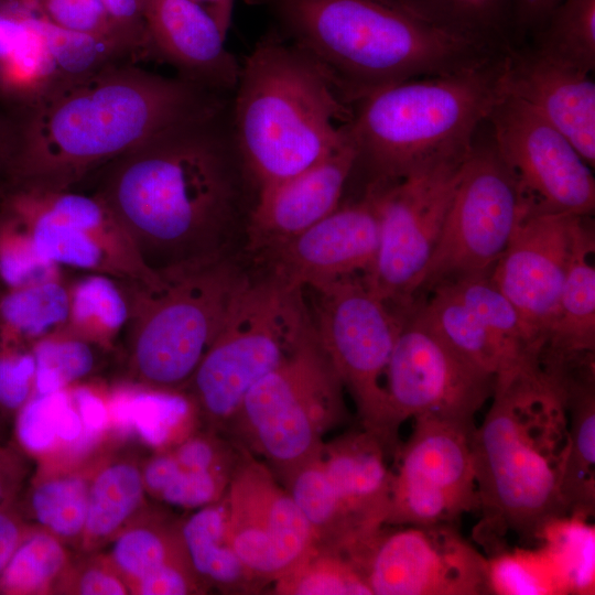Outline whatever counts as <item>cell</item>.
Returning <instances> with one entry per match:
<instances>
[{"label":"cell","mask_w":595,"mask_h":595,"mask_svg":"<svg viewBox=\"0 0 595 595\" xmlns=\"http://www.w3.org/2000/svg\"><path fill=\"white\" fill-rule=\"evenodd\" d=\"M594 354L544 361L542 370L562 393L567 414V454L561 496L567 516L588 520L595 510Z\"/></svg>","instance_id":"25"},{"label":"cell","mask_w":595,"mask_h":595,"mask_svg":"<svg viewBox=\"0 0 595 595\" xmlns=\"http://www.w3.org/2000/svg\"><path fill=\"white\" fill-rule=\"evenodd\" d=\"M91 345L65 329L35 342L34 393L56 392L87 376L95 366Z\"/></svg>","instance_id":"43"},{"label":"cell","mask_w":595,"mask_h":595,"mask_svg":"<svg viewBox=\"0 0 595 595\" xmlns=\"http://www.w3.org/2000/svg\"><path fill=\"white\" fill-rule=\"evenodd\" d=\"M472 145L436 156L397 181L366 185L376 197L379 245L363 278L400 313L416 302Z\"/></svg>","instance_id":"11"},{"label":"cell","mask_w":595,"mask_h":595,"mask_svg":"<svg viewBox=\"0 0 595 595\" xmlns=\"http://www.w3.org/2000/svg\"><path fill=\"white\" fill-rule=\"evenodd\" d=\"M14 138L15 129L0 119V181H2V185L12 153Z\"/></svg>","instance_id":"57"},{"label":"cell","mask_w":595,"mask_h":595,"mask_svg":"<svg viewBox=\"0 0 595 595\" xmlns=\"http://www.w3.org/2000/svg\"><path fill=\"white\" fill-rule=\"evenodd\" d=\"M386 393L396 432L408 419L435 418L474 429L496 377L476 366L412 310L402 320L386 369Z\"/></svg>","instance_id":"15"},{"label":"cell","mask_w":595,"mask_h":595,"mask_svg":"<svg viewBox=\"0 0 595 595\" xmlns=\"http://www.w3.org/2000/svg\"><path fill=\"white\" fill-rule=\"evenodd\" d=\"M490 593L504 595H541L560 593L544 556L537 553H499L488 560Z\"/></svg>","instance_id":"47"},{"label":"cell","mask_w":595,"mask_h":595,"mask_svg":"<svg viewBox=\"0 0 595 595\" xmlns=\"http://www.w3.org/2000/svg\"><path fill=\"white\" fill-rule=\"evenodd\" d=\"M161 283H125L129 365L143 386L174 392L191 381L247 277L225 255L159 272Z\"/></svg>","instance_id":"7"},{"label":"cell","mask_w":595,"mask_h":595,"mask_svg":"<svg viewBox=\"0 0 595 595\" xmlns=\"http://www.w3.org/2000/svg\"><path fill=\"white\" fill-rule=\"evenodd\" d=\"M388 455L361 428L324 442L282 483L316 545L349 558L386 526L392 482Z\"/></svg>","instance_id":"10"},{"label":"cell","mask_w":595,"mask_h":595,"mask_svg":"<svg viewBox=\"0 0 595 595\" xmlns=\"http://www.w3.org/2000/svg\"><path fill=\"white\" fill-rule=\"evenodd\" d=\"M23 539L19 520L0 509V575Z\"/></svg>","instance_id":"55"},{"label":"cell","mask_w":595,"mask_h":595,"mask_svg":"<svg viewBox=\"0 0 595 595\" xmlns=\"http://www.w3.org/2000/svg\"><path fill=\"white\" fill-rule=\"evenodd\" d=\"M443 283L451 285L496 340L506 365L501 375L540 365V347L515 306L494 285L489 275L464 277Z\"/></svg>","instance_id":"31"},{"label":"cell","mask_w":595,"mask_h":595,"mask_svg":"<svg viewBox=\"0 0 595 595\" xmlns=\"http://www.w3.org/2000/svg\"><path fill=\"white\" fill-rule=\"evenodd\" d=\"M534 46L584 72L595 68V0H562L534 32Z\"/></svg>","instance_id":"37"},{"label":"cell","mask_w":595,"mask_h":595,"mask_svg":"<svg viewBox=\"0 0 595 595\" xmlns=\"http://www.w3.org/2000/svg\"><path fill=\"white\" fill-rule=\"evenodd\" d=\"M45 35L56 78L54 89L138 56L117 39L67 30L47 17Z\"/></svg>","instance_id":"35"},{"label":"cell","mask_w":595,"mask_h":595,"mask_svg":"<svg viewBox=\"0 0 595 595\" xmlns=\"http://www.w3.org/2000/svg\"><path fill=\"white\" fill-rule=\"evenodd\" d=\"M418 300L412 312L463 357L494 375H501L505 360L496 340L447 283L433 286Z\"/></svg>","instance_id":"30"},{"label":"cell","mask_w":595,"mask_h":595,"mask_svg":"<svg viewBox=\"0 0 595 595\" xmlns=\"http://www.w3.org/2000/svg\"><path fill=\"white\" fill-rule=\"evenodd\" d=\"M112 559L138 582L165 564L190 563L180 530L172 534L147 527L123 532L113 544Z\"/></svg>","instance_id":"45"},{"label":"cell","mask_w":595,"mask_h":595,"mask_svg":"<svg viewBox=\"0 0 595 595\" xmlns=\"http://www.w3.org/2000/svg\"><path fill=\"white\" fill-rule=\"evenodd\" d=\"M144 489L142 472L134 465L104 468L89 486L84 537L97 542L113 534L138 508Z\"/></svg>","instance_id":"36"},{"label":"cell","mask_w":595,"mask_h":595,"mask_svg":"<svg viewBox=\"0 0 595 595\" xmlns=\"http://www.w3.org/2000/svg\"><path fill=\"white\" fill-rule=\"evenodd\" d=\"M544 554L561 594L589 595L595 584V530L587 520L566 516L542 532Z\"/></svg>","instance_id":"34"},{"label":"cell","mask_w":595,"mask_h":595,"mask_svg":"<svg viewBox=\"0 0 595 595\" xmlns=\"http://www.w3.org/2000/svg\"><path fill=\"white\" fill-rule=\"evenodd\" d=\"M593 228L591 216L530 208L489 273L490 281L515 306L541 351L558 312L573 255Z\"/></svg>","instance_id":"20"},{"label":"cell","mask_w":595,"mask_h":595,"mask_svg":"<svg viewBox=\"0 0 595 595\" xmlns=\"http://www.w3.org/2000/svg\"><path fill=\"white\" fill-rule=\"evenodd\" d=\"M491 403L472 433L478 538L507 531L539 538L566 517L561 479L567 414L561 391L540 366L496 377Z\"/></svg>","instance_id":"4"},{"label":"cell","mask_w":595,"mask_h":595,"mask_svg":"<svg viewBox=\"0 0 595 595\" xmlns=\"http://www.w3.org/2000/svg\"><path fill=\"white\" fill-rule=\"evenodd\" d=\"M480 128L416 299L443 282L489 275L530 209L515 176L498 154L490 132L480 134Z\"/></svg>","instance_id":"13"},{"label":"cell","mask_w":595,"mask_h":595,"mask_svg":"<svg viewBox=\"0 0 595 595\" xmlns=\"http://www.w3.org/2000/svg\"><path fill=\"white\" fill-rule=\"evenodd\" d=\"M0 207L10 213L45 261L122 283L156 286L161 275L141 259L122 224L96 194L6 187Z\"/></svg>","instance_id":"14"},{"label":"cell","mask_w":595,"mask_h":595,"mask_svg":"<svg viewBox=\"0 0 595 595\" xmlns=\"http://www.w3.org/2000/svg\"><path fill=\"white\" fill-rule=\"evenodd\" d=\"M150 51L178 76L219 95L232 94L241 65L226 48V34L192 0H144Z\"/></svg>","instance_id":"24"},{"label":"cell","mask_w":595,"mask_h":595,"mask_svg":"<svg viewBox=\"0 0 595 595\" xmlns=\"http://www.w3.org/2000/svg\"><path fill=\"white\" fill-rule=\"evenodd\" d=\"M100 1L113 26L127 42L139 54L151 52L144 21V0Z\"/></svg>","instance_id":"50"},{"label":"cell","mask_w":595,"mask_h":595,"mask_svg":"<svg viewBox=\"0 0 595 595\" xmlns=\"http://www.w3.org/2000/svg\"><path fill=\"white\" fill-rule=\"evenodd\" d=\"M594 250L593 228L573 255L541 355L570 356L595 351V267L591 261Z\"/></svg>","instance_id":"29"},{"label":"cell","mask_w":595,"mask_h":595,"mask_svg":"<svg viewBox=\"0 0 595 595\" xmlns=\"http://www.w3.org/2000/svg\"><path fill=\"white\" fill-rule=\"evenodd\" d=\"M37 0H0V94L24 109L56 87Z\"/></svg>","instance_id":"26"},{"label":"cell","mask_w":595,"mask_h":595,"mask_svg":"<svg viewBox=\"0 0 595 595\" xmlns=\"http://www.w3.org/2000/svg\"><path fill=\"white\" fill-rule=\"evenodd\" d=\"M45 15L72 31L117 39L137 50L116 30L100 0H37Z\"/></svg>","instance_id":"49"},{"label":"cell","mask_w":595,"mask_h":595,"mask_svg":"<svg viewBox=\"0 0 595 595\" xmlns=\"http://www.w3.org/2000/svg\"><path fill=\"white\" fill-rule=\"evenodd\" d=\"M34 391L32 346L0 338V410L18 413Z\"/></svg>","instance_id":"48"},{"label":"cell","mask_w":595,"mask_h":595,"mask_svg":"<svg viewBox=\"0 0 595 595\" xmlns=\"http://www.w3.org/2000/svg\"><path fill=\"white\" fill-rule=\"evenodd\" d=\"M60 267L43 260L18 220L0 207V284L15 288L60 279Z\"/></svg>","instance_id":"46"},{"label":"cell","mask_w":595,"mask_h":595,"mask_svg":"<svg viewBox=\"0 0 595 595\" xmlns=\"http://www.w3.org/2000/svg\"><path fill=\"white\" fill-rule=\"evenodd\" d=\"M201 582L190 563L165 564L138 582L144 595H183L201 591Z\"/></svg>","instance_id":"52"},{"label":"cell","mask_w":595,"mask_h":595,"mask_svg":"<svg viewBox=\"0 0 595 595\" xmlns=\"http://www.w3.org/2000/svg\"><path fill=\"white\" fill-rule=\"evenodd\" d=\"M180 534L190 564L203 584L232 594H253L264 587L228 540L224 497L192 513L183 522Z\"/></svg>","instance_id":"27"},{"label":"cell","mask_w":595,"mask_h":595,"mask_svg":"<svg viewBox=\"0 0 595 595\" xmlns=\"http://www.w3.org/2000/svg\"><path fill=\"white\" fill-rule=\"evenodd\" d=\"M302 292L271 273L245 280L187 385L208 420L226 426L250 389L293 349L311 323Z\"/></svg>","instance_id":"9"},{"label":"cell","mask_w":595,"mask_h":595,"mask_svg":"<svg viewBox=\"0 0 595 595\" xmlns=\"http://www.w3.org/2000/svg\"><path fill=\"white\" fill-rule=\"evenodd\" d=\"M226 110L167 127L104 166L95 194L156 273L225 255L245 172Z\"/></svg>","instance_id":"1"},{"label":"cell","mask_w":595,"mask_h":595,"mask_svg":"<svg viewBox=\"0 0 595 595\" xmlns=\"http://www.w3.org/2000/svg\"><path fill=\"white\" fill-rule=\"evenodd\" d=\"M110 420L120 431L134 434L152 446L163 444L187 413V402L173 392L121 390L110 400Z\"/></svg>","instance_id":"38"},{"label":"cell","mask_w":595,"mask_h":595,"mask_svg":"<svg viewBox=\"0 0 595 595\" xmlns=\"http://www.w3.org/2000/svg\"><path fill=\"white\" fill-rule=\"evenodd\" d=\"M562 0H518L520 33L536 32Z\"/></svg>","instance_id":"54"},{"label":"cell","mask_w":595,"mask_h":595,"mask_svg":"<svg viewBox=\"0 0 595 595\" xmlns=\"http://www.w3.org/2000/svg\"><path fill=\"white\" fill-rule=\"evenodd\" d=\"M82 432L80 416L66 389L33 393L18 412V439L23 447L34 453L47 452L57 443L73 450Z\"/></svg>","instance_id":"39"},{"label":"cell","mask_w":595,"mask_h":595,"mask_svg":"<svg viewBox=\"0 0 595 595\" xmlns=\"http://www.w3.org/2000/svg\"><path fill=\"white\" fill-rule=\"evenodd\" d=\"M129 311L125 283L89 273L69 286V314L64 329L91 344L107 345L127 326Z\"/></svg>","instance_id":"33"},{"label":"cell","mask_w":595,"mask_h":595,"mask_svg":"<svg viewBox=\"0 0 595 595\" xmlns=\"http://www.w3.org/2000/svg\"><path fill=\"white\" fill-rule=\"evenodd\" d=\"M311 57L351 105L404 80L452 73L499 53L444 32L398 0H245Z\"/></svg>","instance_id":"3"},{"label":"cell","mask_w":595,"mask_h":595,"mask_svg":"<svg viewBox=\"0 0 595 595\" xmlns=\"http://www.w3.org/2000/svg\"><path fill=\"white\" fill-rule=\"evenodd\" d=\"M66 554L56 538L36 532L23 538L0 575V591L35 594L48 587L62 571Z\"/></svg>","instance_id":"44"},{"label":"cell","mask_w":595,"mask_h":595,"mask_svg":"<svg viewBox=\"0 0 595 595\" xmlns=\"http://www.w3.org/2000/svg\"><path fill=\"white\" fill-rule=\"evenodd\" d=\"M379 245L375 193L339 205L282 247L269 253L271 274L286 286L303 291L353 277L365 275Z\"/></svg>","instance_id":"21"},{"label":"cell","mask_w":595,"mask_h":595,"mask_svg":"<svg viewBox=\"0 0 595 595\" xmlns=\"http://www.w3.org/2000/svg\"><path fill=\"white\" fill-rule=\"evenodd\" d=\"M505 52L462 69L404 80L354 105L356 166L370 183L397 181L428 161L468 147L504 95Z\"/></svg>","instance_id":"6"},{"label":"cell","mask_w":595,"mask_h":595,"mask_svg":"<svg viewBox=\"0 0 595 595\" xmlns=\"http://www.w3.org/2000/svg\"><path fill=\"white\" fill-rule=\"evenodd\" d=\"M224 498L228 540L264 586L294 570L315 547L311 527L289 490L247 451Z\"/></svg>","instance_id":"19"},{"label":"cell","mask_w":595,"mask_h":595,"mask_svg":"<svg viewBox=\"0 0 595 595\" xmlns=\"http://www.w3.org/2000/svg\"><path fill=\"white\" fill-rule=\"evenodd\" d=\"M487 125L531 209L592 216L595 178L591 165L558 128L507 95L495 104Z\"/></svg>","instance_id":"18"},{"label":"cell","mask_w":595,"mask_h":595,"mask_svg":"<svg viewBox=\"0 0 595 595\" xmlns=\"http://www.w3.org/2000/svg\"><path fill=\"white\" fill-rule=\"evenodd\" d=\"M231 477L184 467L172 453L153 457L142 472L144 488L162 501L185 509L219 501L225 496Z\"/></svg>","instance_id":"40"},{"label":"cell","mask_w":595,"mask_h":595,"mask_svg":"<svg viewBox=\"0 0 595 595\" xmlns=\"http://www.w3.org/2000/svg\"><path fill=\"white\" fill-rule=\"evenodd\" d=\"M227 101L180 76L111 65L24 109L2 188L69 191L152 134Z\"/></svg>","instance_id":"2"},{"label":"cell","mask_w":595,"mask_h":595,"mask_svg":"<svg viewBox=\"0 0 595 595\" xmlns=\"http://www.w3.org/2000/svg\"><path fill=\"white\" fill-rule=\"evenodd\" d=\"M394 458L386 526L454 523L479 511L469 429L435 418H415Z\"/></svg>","instance_id":"17"},{"label":"cell","mask_w":595,"mask_h":595,"mask_svg":"<svg viewBox=\"0 0 595 595\" xmlns=\"http://www.w3.org/2000/svg\"><path fill=\"white\" fill-rule=\"evenodd\" d=\"M274 591L290 595H371L345 554L316 544L294 570L274 582Z\"/></svg>","instance_id":"41"},{"label":"cell","mask_w":595,"mask_h":595,"mask_svg":"<svg viewBox=\"0 0 595 595\" xmlns=\"http://www.w3.org/2000/svg\"><path fill=\"white\" fill-rule=\"evenodd\" d=\"M502 94L534 109L558 128L582 158L595 164V84L591 73L534 45L504 55Z\"/></svg>","instance_id":"22"},{"label":"cell","mask_w":595,"mask_h":595,"mask_svg":"<svg viewBox=\"0 0 595 595\" xmlns=\"http://www.w3.org/2000/svg\"><path fill=\"white\" fill-rule=\"evenodd\" d=\"M71 392L74 404L80 416L83 432L82 436L73 448L80 453L88 450L99 440L102 432L110 422L108 407L101 398L87 388H77Z\"/></svg>","instance_id":"51"},{"label":"cell","mask_w":595,"mask_h":595,"mask_svg":"<svg viewBox=\"0 0 595 595\" xmlns=\"http://www.w3.org/2000/svg\"><path fill=\"white\" fill-rule=\"evenodd\" d=\"M204 8L217 22L221 31L227 35L235 0H192Z\"/></svg>","instance_id":"56"},{"label":"cell","mask_w":595,"mask_h":595,"mask_svg":"<svg viewBox=\"0 0 595 595\" xmlns=\"http://www.w3.org/2000/svg\"><path fill=\"white\" fill-rule=\"evenodd\" d=\"M88 495L89 485L83 477L47 479L32 491V515L53 536L74 539L84 533Z\"/></svg>","instance_id":"42"},{"label":"cell","mask_w":595,"mask_h":595,"mask_svg":"<svg viewBox=\"0 0 595 595\" xmlns=\"http://www.w3.org/2000/svg\"><path fill=\"white\" fill-rule=\"evenodd\" d=\"M312 290L317 298L312 324L318 342L350 394L361 428L393 456L398 432L382 379L404 314L375 295L363 275Z\"/></svg>","instance_id":"12"},{"label":"cell","mask_w":595,"mask_h":595,"mask_svg":"<svg viewBox=\"0 0 595 595\" xmlns=\"http://www.w3.org/2000/svg\"><path fill=\"white\" fill-rule=\"evenodd\" d=\"M232 94L231 138L258 191L309 169L349 138L354 105L274 29L247 56Z\"/></svg>","instance_id":"5"},{"label":"cell","mask_w":595,"mask_h":595,"mask_svg":"<svg viewBox=\"0 0 595 595\" xmlns=\"http://www.w3.org/2000/svg\"><path fill=\"white\" fill-rule=\"evenodd\" d=\"M0 288H1V284H0Z\"/></svg>","instance_id":"59"},{"label":"cell","mask_w":595,"mask_h":595,"mask_svg":"<svg viewBox=\"0 0 595 595\" xmlns=\"http://www.w3.org/2000/svg\"><path fill=\"white\" fill-rule=\"evenodd\" d=\"M391 527L350 559L371 595L490 594L488 559L454 523Z\"/></svg>","instance_id":"16"},{"label":"cell","mask_w":595,"mask_h":595,"mask_svg":"<svg viewBox=\"0 0 595 595\" xmlns=\"http://www.w3.org/2000/svg\"><path fill=\"white\" fill-rule=\"evenodd\" d=\"M356 158L349 132L348 140L320 162L259 190L248 219L250 249L269 255L337 209Z\"/></svg>","instance_id":"23"},{"label":"cell","mask_w":595,"mask_h":595,"mask_svg":"<svg viewBox=\"0 0 595 595\" xmlns=\"http://www.w3.org/2000/svg\"><path fill=\"white\" fill-rule=\"evenodd\" d=\"M344 392L311 318L293 349L250 389L226 426L238 446L262 457L283 483L347 419Z\"/></svg>","instance_id":"8"},{"label":"cell","mask_w":595,"mask_h":595,"mask_svg":"<svg viewBox=\"0 0 595 595\" xmlns=\"http://www.w3.org/2000/svg\"><path fill=\"white\" fill-rule=\"evenodd\" d=\"M6 476L7 472L3 469L2 464L0 463V509H2L7 495L9 494L8 485H10V483Z\"/></svg>","instance_id":"58"},{"label":"cell","mask_w":595,"mask_h":595,"mask_svg":"<svg viewBox=\"0 0 595 595\" xmlns=\"http://www.w3.org/2000/svg\"><path fill=\"white\" fill-rule=\"evenodd\" d=\"M77 591L84 595L127 594L125 584L118 577L101 569L85 571L78 581Z\"/></svg>","instance_id":"53"},{"label":"cell","mask_w":595,"mask_h":595,"mask_svg":"<svg viewBox=\"0 0 595 595\" xmlns=\"http://www.w3.org/2000/svg\"><path fill=\"white\" fill-rule=\"evenodd\" d=\"M398 1L435 28L494 52L512 47L520 34L518 0Z\"/></svg>","instance_id":"28"},{"label":"cell","mask_w":595,"mask_h":595,"mask_svg":"<svg viewBox=\"0 0 595 595\" xmlns=\"http://www.w3.org/2000/svg\"><path fill=\"white\" fill-rule=\"evenodd\" d=\"M69 286L60 279L0 288V338L25 345L64 329Z\"/></svg>","instance_id":"32"}]
</instances>
